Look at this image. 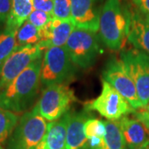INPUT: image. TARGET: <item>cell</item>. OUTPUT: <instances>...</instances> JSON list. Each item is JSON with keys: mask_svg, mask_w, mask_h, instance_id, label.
I'll use <instances>...</instances> for the list:
<instances>
[{"mask_svg": "<svg viewBox=\"0 0 149 149\" xmlns=\"http://www.w3.org/2000/svg\"><path fill=\"white\" fill-rule=\"evenodd\" d=\"M146 110H148V111H149V104L148 105V106L146 107Z\"/></svg>", "mask_w": 149, "mask_h": 149, "instance_id": "cell-31", "label": "cell"}, {"mask_svg": "<svg viewBox=\"0 0 149 149\" xmlns=\"http://www.w3.org/2000/svg\"><path fill=\"white\" fill-rule=\"evenodd\" d=\"M32 5L35 10L43 11L53 16L54 0H32Z\"/></svg>", "mask_w": 149, "mask_h": 149, "instance_id": "cell-25", "label": "cell"}, {"mask_svg": "<svg viewBox=\"0 0 149 149\" xmlns=\"http://www.w3.org/2000/svg\"></svg>", "mask_w": 149, "mask_h": 149, "instance_id": "cell-36", "label": "cell"}, {"mask_svg": "<svg viewBox=\"0 0 149 149\" xmlns=\"http://www.w3.org/2000/svg\"><path fill=\"white\" fill-rule=\"evenodd\" d=\"M100 37L113 51L123 47L127 32V17L120 0H106L100 9L99 22Z\"/></svg>", "mask_w": 149, "mask_h": 149, "instance_id": "cell-2", "label": "cell"}, {"mask_svg": "<svg viewBox=\"0 0 149 149\" xmlns=\"http://www.w3.org/2000/svg\"><path fill=\"white\" fill-rule=\"evenodd\" d=\"M120 60L133 80L143 108L149 104V54L138 49L120 53Z\"/></svg>", "mask_w": 149, "mask_h": 149, "instance_id": "cell-7", "label": "cell"}, {"mask_svg": "<svg viewBox=\"0 0 149 149\" xmlns=\"http://www.w3.org/2000/svg\"><path fill=\"white\" fill-rule=\"evenodd\" d=\"M105 133L95 149H127L118 120L105 122Z\"/></svg>", "mask_w": 149, "mask_h": 149, "instance_id": "cell-18", "label": "cell"}, {"mask_svg": "<svg viewBox=\"0 0 149 149\" xmlns=\"http://www.w3.org/2000/svg\"><path fill=\"white\" fill-rule=\"evenodd\" d=\"M89 118L86 112L70 113L66 130L65 149H81L85 148L88 139L84 131L85 121Z\"/></svg>", "mask_w": 149, "mask_h": 149, "instance_id": "cell-16", "label": "cell"}, {"mask_svg": "<svg viewBox=\"0 0 149 149\" xmlns=\"http://www.w3.org/2000/svg\"><path fill=\"white\" fill-rule=\"evenodd\" d=\"M65 47L73 63L82 69L93 66L100 53L95 32L76 27L70 34Z\"/></svg>", "mask_w": 149, "mask_h": 149, "instance_id": "cell-6", "label": "cell"}, {"mask_svg": "<svg viewBox=\"0 0 149 149\" xmlns=\"http://www.w3.org/2000/svg\"><path fill=\"white\" fill-rule=\"evenodd\" d=\"M85 149H91V148H90V147H86V148Z\"/></svg>", "mask_w": 149, "mask_h": 149, "instance_id": "cell-33", "label": "cell"}, {"mask_svg": "<svg viewBox=\"0 0 149 149\" xmlns=\"http://www.w3.org/2000/svg\"><path fill=\"white\" fill-rule=\"evenodd\" d=\"M85 148H86V146H85V148H81V149H85Z\"/></svg>", "mask_w": 149, "mask_h": 149, "instance_id": "cell-34", "label": "cell"}, {"mask_svg": "<svg viewBox=\"0 0 149 149\" xmlns=\"http://www.w3.org/2000/svg\"><path fill=\"white\" fill-rule=\"evenodd\" d=\"M127 17L126 39L133 47L149 54V22L137 10L125 12Z\"/></svg>", "mask_w": 149, "mask_h": 149, "instance_id": "cell-12", "label": "cell"}, {"mask_svg": "<svg viewBox=\"0 0 149 149\" xmlns=\"http://www.w3.org/2000/svg\"><path fill=\"white\" fill-rule=\"evenodd\" d=\"M53 17L61 20H70L71 0H54Z\"/></svg>", "mask_w": 149, "mask_h": 149, "instance_id": "cell-23", "label": "cell"}, {"mask_svg": "<svg viewBox=\"0 0 149 149\" xmlns=\"http://www.w3.org/2000/svg\"><path fill=\"white\" fill-rule=\"evenodd\" d=\"M17 31L4 27L0 29V65L16 49Z\"/></svg>", "mask_w": 149, "mask_h": 149, "instance_id": "cell-21", "label": "cell"}, {"mask_svg": "<svg viewBox=\"0 0 149 149\" xmlns=\"http://www.w3.org/2000/svg\"><path fill=\"white\" fill-rule=\"evenodd\" d=\"M86 107L112 121L119 120L123 116L135 111L128 100L104 80L100 95L95 100L90 102Z\"/></svg>", "mask_w": 149, "mask_h": 149, "instance_id": "cell-9", "label": "cell"}, {"mask_svg": "<svg viewBox=\"0 0 149 149\" xmlns=\"http://www.w3.org/2000/svg\"><path fill=\"white\" fill-rule=\"evenodd\" d=\"M74 28L72 19L61 20L53 17L45 27L40 29L42 42L39 44L44 51L53 47H63Z\"/></svg>", "mask_w": 149, "mask_h": 149, "instance_id": "cell-13", "label": "cell"}, {"mask_svg": "<svg viewBox=\"0 0 149 149\" xmlns=\"http://www.w3.org/2000/svg\"><path fill=\"white\" fill-rule=\"evenodd\" d=\"M103 80L120 93L134 109L143 108L135 84L120 59L112 58L103 70Z\"/></svg>", "mask_w": 149, "mask_h": 149, "instance_id": "cell-10", "label": "cell"}, {"mask_svg": "<svg viewBox=\"0 0 149 149\" xmlns=\"http://www.w3.org/2000/svg\"><path fill=\"white\" fill-rule=\"evenodd\" d=\"M70 116V113L68 112L61 118L49 123L47 133L36 149H65L66 130Z\"/></svg>", "mask_w": 149, "mask_h": 149, "instance_id": "cell-15", "label": "cell"}, {"mask_svg": "<svg viewBox=\"0 0 149 149\" xmlns=\"http://www.w3.org/2000/svg\"><path fill=\"white\" fill-rule=\"evenodd\" d=\"M106 130L105 123L98 118H88L85 123L84 131L88 140L93 139H102Z\"/></svg>", "mask_w": 149, "mask_h": 149, "instance_id": "cell-22", "label": "cell"}, {"mask_svg": "<svg viewBox=\"0 0 149 149\" xmlns=\"http://www.w3.org/2000/svg\"><path fill=\"white\" fill-rule=\"evenodd\" d=\"M44 50L40 44L17 47L0 65V91L34 62L42 56Z\"/></svg>", "mask_w": 149, "mask_h": 149, "instance_id": "cell-8", "label": "cell"}, {"mask_svg": "<svg viewBox=\"0 0 149 149\" xmlns=\"http://www.w3.org/2000/svg\"><path fill=\"white\" fill-rule=\"evenodd\" d=\"M74 65L65 46L48 48L42 62V85L47 87L71 80L75 73Z\"/></svg>", "mask_w": 149, "mask_h": 149, "instance_id": "cell-5", "label": "cell"}, {"mask_svg": "<svg viewBox=\"0 0 149 149\" xmlns=\"http://www.w3.org/2000/svg\"><path fill=\"white\" fill-rule=\"evenodd\" d=\"M76 97L68 85L53 84L44 89L34 108L46 120L53 122L68 113Z\"/></svg>", "mask_w": 149, "mask_h": 149, "instance_id": "cell-4", "label": "cell"}, {"mask_svg": "<svg viewBox=\"0 0 149 149\" xmlns=\"http://www.w3.org/2000/svg\"><path fill=\"white\" fill-rule=\"evenodd\" d=\"M0 149H5V148H3V146H1V145H0Z\"/></svg>", "mask_w": 149, "mask_h": 149, "instance_id": "cell-32", "label": "cell"}, {"mask_svg": "<svg viewBox=\"0 0 149 149\" xmlns=\"http://www.w3.org/2000/svg\"><path fill=\"white\" fill-rule=\"evenodd\" d=\"M98 0H71V17L76 28L99 31L100 13Z\"/></svg>", "mask_w": 149, "mask_h": 149, "instance_id": "cell-11", "label": "cell"}, {"mask_svg": "<svg viewBox=\"0 0 149 149\" xmlns=\"http://www.w3.org/2000/svg\"><path fill=\"white\" fill-rule=\"evenodd\" d=\"M34 10L32 2L30 0H12L9 15L6 21V28L17 31V29L28 19Z\"/></svg>", "mask_w": 149, "mask_h": 149, "instance_id": "cell-17", "label": "cell"}, {"mask_svg": "<svg viewBox=\"0 0 149 149\" xmlns=\"http://www.w3.org/2000/svg\"><path fill=\"white\" fill-rule=\"evenodd\" d=\"M16 41L17 47L38 44L42 42L40 29L27 20L17 29Z\"/></svg>", "mask_w": 149, "mask_h": 149, "instance_id": "cell-19", "label": "cell"}, {"mask_svg": "<svg viewBox=\"0 0 149 149\" xmlns=\"http://www.w3.org/2000/svg\"><path fill=\"white\" fill-rule=\"evenodd\" d=\"M52 18L53 16L52 14H49L43 11L34 9L31 13L30 16L28 17L27 21L30 22L32 25H34L38 29H41L45 27Z\"/></svg>", "mask_w": 149, "mask_h": 149, "instance_id": "cell-24", "label": "cell"}, {"mask_svg": "<svg viewBox=\"0 0 149 149\" xmlns=\"http://www.w3.org/2000/svg\"><path fill=\"white\" fill-rule=\"evenodd\" d=\"M142 13L149 15V0H132Z\"/></svg>", "mask_w": 149, "mask_h": 149, "instance_id": "cell-27", "label": "cell"}, {"mask_svg": "<svg viewBox=\"0 0 149 149\" xmlns=\"http://www.w3.org/2000/svg\"><path fill=\"white\" fill-rule=\"evenodd\" d=\"M136 118L139 119L149 130V111L144 110L136 113Z\"/></svg>", "mask_w": 149, "mask_h": 149, "instance_id": "cell-28", "label": "cell"}, {"mask_svg": "<svg viewBox=\"0 0 149 149\" xmlns=\"http://www.w3.org/2000/svg\"><path fill=\"white\" fill-rule=\"evenodd\" d=\"M47 124L35 108L25 112L8 140V149H36L47 133Z\"/></svg>", "mask_w": 149, "mask_h": 149, "instance_id": "cell-3", "label": "cell"}, {"mask_svg": "<svg viewBox=\"0 0 149 149\" xmlns=\"http://www.w3.org/2000/svg\"><path fill=\"white\" fill-rule=\"evenodd\" d=\"M138 149H149V142H148L147 143H145L144 145H143L142 147H140Z\"/></svg>", "mask_w": 149, "mask_h": 149, "instance_id": "cell-29", "label": "cell"}, {"mask_svg": "<svg viewBox=\"0 0 149 149\" xmlns=\"http://www.w3.org/2000/svg\"><path fill=\"white\" fill-rule=\"evenodd\" d=\"M118 123L128 149H138L149 142V130L137 118L123 116Z\"/></svg>", "mask_w": 149, "mask_h": 149, "instance_id": "cell-14", "label": "cell"}, {"mask_svg": "<svg viewBox=\"0 0 149 149\" xmlns=\"http://www.w3.org/2000/svg\"><path fill=\"white\" fill-rule=\"evenodd\" d=\"M42 57L32 62L16 79L0 91L1 109L17 113L26 112L31 108L37 99L41 83Z\"/></svg>", "mask_w": 149, "mask_h": 149, "instance_id": "cell-1", "label": "cell"}, {"mask_svg": "<svg viewBox=\"0 0 149 149\" xmlns=\"http://www.w3.org/2000/svg\"><path fill=\"white\" fill-rule=\"evenodd\" d=\"M30 1H32V0H30Z\"/></svg>", "mask_w": 149, "mask_h": 149, "instance_id": "cell-35", "label": "cell"}, {"mask_svg": "<svg viewBox=\"0 0 149 149\" xmlns=\"http://www.w3.org/2000/svg\"><path fill=\"white\" fill-rule=\"evenodd\" d=\"M12 7V0H0V24L6 22Z\"/></svg>", "mask_w": 149, "mask_h": 149, "instance_id": "cell-26", "label": "cell"}, {"mask_svg": "<svg viewBox=\"0 0 149 149\" xmlns=\"http://www.w3.org/2000/svg\"><path fill=\"white\" fill-rule=\"evenodd\" d=\"M19 120L16 113L0 108V145L3 146L9 139Z\"/></svg>", "mask_w": 149, "mask_h": 149, "instance_id": "cell-20", "label": "cell"}, {"mask_svg": "<svg viewBox=\"0 0 149 149\" xmlns=\"http://www.w3.org/2000/svg\"><path fill=\"white\" fill-rule=\"evenodd\" d=\"M145 17H146L147 20H148V22H149V15H146V14H145Z\"/></svg>", "mask_w": 149, "mask_h": 149, "instance_id": "cell-30", "label": "cell"}]
</instances>
